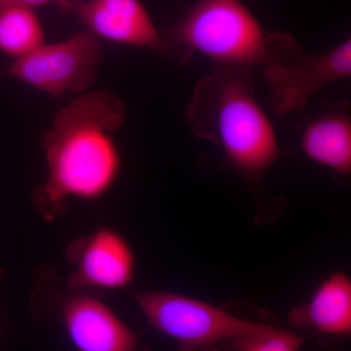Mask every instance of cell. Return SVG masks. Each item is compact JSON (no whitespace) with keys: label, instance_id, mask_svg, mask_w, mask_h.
<instances>
[{"label":"cell","instance_id":"obj_1","mask_svg":"<svg viewBox=\"0 0 351 351\" xmlns=\"http://www.w3.org/2000/svg\"><path fill=\"white\" fill-rule=\"evenodd\" d=\"M125 119L123 101L104 91L78 97L58 112L41 138L47 178L32 193L41 218L55 221L69 200L96 201L112 191L122 167L113 134Z\"/></svg>","mask_w":351,"mask_h":351},{"label":"cell","instance_id":"obj_2","mask_svg":"<svg viewBox=\"0 0 351 351\" xmlns=\"http://www.w3.org/2000/svg\"><path fill=\"white\" fill-rule=\"evenodd\" d=\"M186 119L198 137L221 145L228 162L250 179L279 156L276 132L254 91L251 69L216 64L196 85Z\"/></svg>","mask_w":351,"mask_h":351},{"label":"cell","instance_id":"obj_3","mask_svg":"<svg viewBox=\"0 0 351 351\" xmlns=\"http://www.w3.org/2000/svg\"><path fill=\"white\" fill-rule=\"evenodd\" d=\"M163 32L186 56L198 51L216 64L252 69L302 56L299 45L287 34L265 36L240 0H198L177 25Z\"/></svg>","mask_w":351,"mask_h":351},{"label":"cell","instance_id":"obj_4","mask_svg":"<svg viewBox=\"0 0 351 351\" xmlns=\"http://www.w3.org/2000/svg\"><path fill=\"white\" fill-rule=\"evenodd\" d=\"M32 317L56 326L75 351H151L97 291L68 287L52 267L32 272Z\"/></svg>","mask_w":351,"mask_h":351},{"label":"cell","instance_id":"obj_5","mask_svg":"<svg viewBox=\"0 0 351 351\" xmlns=\"http://www.w3.org/2000/svg\"><path fill=\"white\" fill-rule=\"evenodd\" d=\"M130 294L152 328L174 341L179 351H221L232 339L262 324L178 293Z\"/></svg>","mask_w":351,"mask_h":351},{"label":"cell","instance_id":"obj_6","mask_svg":"<svg viewBox=\"0 0 351 351\" xmlns=\"http://www.w3.org/2000/svg\"><path fill=\"white\" fill-rule=\"evenodd\" d=\"M101 60L100 38L88 31L78 32L66 40L44 43L4 73L61 100L91 86Z\"/></svg>","mask_w":351,"mask_h":351},{"label":"cell","instance_id":"obj_7","mask_svg":"<svg viewBox=\"0 0 351 351\" xmlns=\"http://www.w3.org/2000/svg\"><path fill=\"white\" fill-rule=\"evenodd\" d=\"M62 12L82 21L98 38L149 48L186 64L191 58L178 49L154 25L140 0H60Z\"/></svg>","mask_w":351,"mask_h":351},{"label":"cell","instance_id":"obj_8","mask_svg":"<svg viewBox=\"0 0 351 351\" xmlns=\"http://www.w3.org/2000/svg\"><path fill=\"white\" fill-rule=\"evenodd\" d=\"M64 255L73 267L64 284L75 290H123L135 277L137 263L133 248L110 226L78 237L66 247Z\"/></svg>","mask_w":351,"mask_h":351},{"label":"cell","instance_id":"obj_9","mask_svg":"<svg viewBox=\"0 0 351 351\" xmlns=\"http://www.w3.org/2000/svg\"><path fill=\"white\" fill-rule=\"evenodd\" d=\"M350 75V39L327 52L265 66L272 106L280 117L302 110L323 87Z\"/></svg>","mask_w":351,"mask_h":351},{"label":"cell","instance_id":"obj_10","mask_svg":"<svg viewBox=\"0 0 351 351\" xmlns=\"http://www.w3.org/2000/svg\"><path fill=\"white\" fill-rule=\"evenodd\" d=\"M289 321L295 328L329 336L351 332V280L345 272H335L317 286L306 302L292 307Z\"/></svg>","mask_w":351,"mask_h":351},{"label":"cell","instance_id":"obj_11","mask_svg":"<svg viewBox=\"0 0 351 351\" xmlns=\"http://www.w3.org/2000/svg\"><path fill=\"white\" fill-rule=\"evenodd\" d=\"M307 157L341 175L351 171V122L343 112H329L307 124L302 135Z\"/></svg>","mask_w":351,"mask_h":351},{"label":"cell","instance_id":"obj_12","mask_svg":"<svg viewBox=\"0 0 351 351\" xmlns=\"http://www.w3.org/2000/svg\"><path fill=\"white\" fill-rule=\"evenodd\" d=\"M43 44V25L34 9L12 5L0 10V52L17 61Z\"/></svg>","mask_w":351,"mask_h":351},{"label":"cell","instance_id":"obj_13","mask_svg":"<svg viewBox=\"0 0 351 351\" xmlns=\"http://www.w3.org/2000/svg\"><path fill=\"white\" fill-rule=\"evenodd\" d=\"M304 337L289 331L262 324L226 343L223 348L232 351H300Z\"/></svg>","mask_w":351,"mask_h":351},{"label":"cell","instance_id":"obj_14","mask_svg":"<svg viewBox=\"0 0 351 351\" xmlns=\"http://www.w3.org/2000/svg\"><path fill=\"white\" fill-rule=\"evenodd\" d=\"M52 1L59 2L60 0H0V10L4 7L12 5L25 6L34 9L36 7L44 5Z\"/></svg>","mask_w":351,"mask_h":351}]
</instances>
